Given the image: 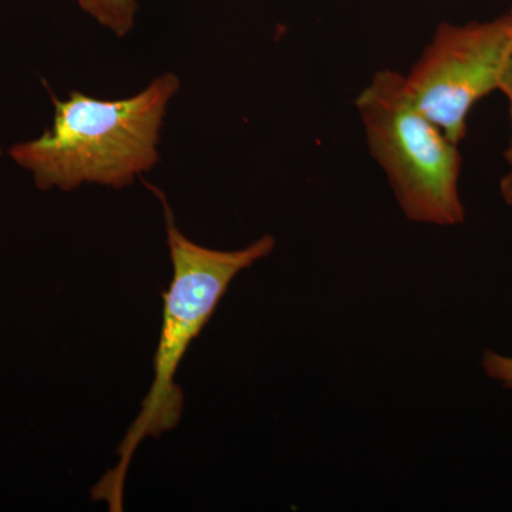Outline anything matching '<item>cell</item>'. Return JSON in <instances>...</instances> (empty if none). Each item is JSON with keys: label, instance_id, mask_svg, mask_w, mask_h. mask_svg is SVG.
<instances>
[{"label": "cell", "instance_id": "6da1fadb", "mask_svg": "<svg viewBox=\"0 0 512 512\" xmlns=\"http://www.w3.org/2000/svg\"><path fill=\"white\" fill-rule=\"evenodd\" d=\"M180 79L165 73L126 100H97L80 92L52 97L53 126L42 137L10 148L32 171L40 190L72 191L84 183L124 188L160 161L158 143L167 104Z\"/></svg>", "mask_w": 512, "mask_h": 512}, {"label": "cell", "instance_id": "7a4b0ae2", "mask_svg": "<svg viewBox=\"0 0 512 512\" xmlns=\"http://www.w3.org/2000/svg\"><path fill=\"white\" fill-rule=\"evenodd\" d=\"M147 185L164 205L173 279L164 295L163 325L154 356L153 383L141 406L140 416L121 443L119 464L93 490L94 500L106 501L111 511H121L123 483L138 444L146 437H160L180 423L184 396L183 390L175 384V373L191 343L214 315L235 276L275 248V238L271 235H264L237 251L201 247L177 228L163 192Z\"/></svg>", "mask_w": 512, "mask_h": 512}, {"label": "cell", "instance_id": "3957f363", "mask_svg": "<svg viewBox=\"0 0 512 512\" xmlns=\"http://www.w3.org/2000/svg\"><path fill=\"white\" fill-rule=\"evenodd\" d=\"M355 104L370 154L407 220L437 227L463 224L458 144L417 109L403 74L375 73Z\"/></svg>", "mask_w": 512, "mask_h": 512}, {"label": "cell", "instance_id": "277c9868", "mask_svg": "<svg viewBox=\"0 0 512 512\" xmlns=\"http://www.w3.org/2000/svg\"><path fill=\"white\" fill-rule=\"evenodd\" d=\"M511 55V15L466 25L441 23L404 76L407 92L424 116L460 144L471 110L500 89Z\"/></svg>", "mask_w": 512, "mask_h": 512}, {"label": "cell", "instance_id": "5b68a950", "mask_svg": "<svg viewBox=\"0 0 512 512\" xmlns=\"http://www.w3.org/2000/svg\"><path fill=\"white\" fill-rule=\"evenodd\" d=\"M80 8L89 13L104 28L117 37H126L136 22V0H77Z\"/></svg>", "mask_w": 512, "mask_h": 512}, {"label": "cell", "instance_id": "8992f818", "mask_svg": "<svg viewBox=\"0 0 512 512\" xmlns=\"http://www.w3.org/2000/svg\"><path fill=\"white\" fill-rule=\"evenodd\" d=\"M481 366L490 379L512 390V357L487 349L481 357Z\"/></svg>", "mask_w": 512, "mask_h": 512}, {"label": "cell", "instance_id": "52a82bcc", "mask_svg": "<svg viewBox=\"0 0 512 512\" xmlns=\"http://www.w3.org/2000/svg\"><path fill=\"white\" fill-rule=\"evenodd\" d=\"M505 160H507L508 171L501 180L500 190L504 201L512 208V140L507 151H505Z\"/></svg>", "mask_w": 512, "mask_h": 512}, {"label": "cell", "instance_id": "ba28073f", "mask_svg": "<svg viewBox=\"0 0 512 512\" xmlns=\"http://www.w3.org/2000/svg\"><path fill=\"white\" fill-rule=\"evenodd\" d=\"M498 92H503L504 96L507 97L508 103H510V116L512 123V55L510 60H508L507 66H505Z\"/></svg>", "mask_w": 512, "mask_h": 512}, {"label": "cell", "instance_id": "9c48e42d", "mask_svg": "<svg viewBox=\"0 0 512 512\" xmlns=\"http://www.w3.org/2000/svg\"><path fill=\"white\" fill-rule=\"evenodd\" d=\"M511 19H512V13H511Z\"/></svg>", "mask_w": 512, "mask_h": 512}]
</instances>
